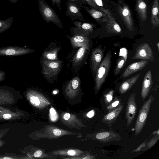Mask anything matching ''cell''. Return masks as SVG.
Listing matches in <instances>:
<instances>
[{"instance_id":"6da1fadb","label":"cell","mask_w":159,"mask_h":159,"mask_svg":"<svg viewBox=\"0 0 159 159\" xmlns=\"http://www.w3.org/2000/svg\"><path fill=\"white\" fill-rule=\"evenodd\" d=\"M22 99L20 91L8 86H0V105L14 106Z\"/></svg>"},{"instance_id":"7a4b0ae2","label":"cell","mask_w":159,"mask_h":159,"mask_svg":"<svg viewBox=\"0 0 159 159\" xmlns=\"http://www.w3.org/2000/svg\"><path fill=\"white\" fill-rule=\"evenodd\" d=\"M111 54L109 51L98 66L95 77V88L100 90L109 72L111 64Z\"/></svg>"},{"instance_id":"3957f363","label":"cell","mask_w":159,"mask_h":159,"mask_svg":"<svg viewBox=\"0 0 159 159\" xmlns=\"http://www.w3.org/2000/svg\"><path fill=\"white\" fill-rule=\"evenodd\" d=\"M39 10L43 20L47 23L52 22L62 28V21L56 13L45 0H38Z\"/></svg>"},{"instance_id":"277c9868","label":"cell","mask_w":159,"mask_h":159,"mask_svg":"<svg viewBox=\"0 0 159 159\" xmlns=\"http://www.w3.org/2000/svg\"><path fill=\"white\" fill-rule=\"evenodd\" d=\"M154 100L153 97L151 95L148 100L144 102L140 110L135 126L136 136L138 135L141 132L145 124L151 104Z\"/></svg>"},{"instance_id":"5b68a950","label":"cell","mask_w":159,"mask_h":159,"mask_svg":"<svg viewBox=\"0 0 159 159\" xmlns=\"http://www.w3.org/2000/svg\"><path fill=\"white\" fill-rule=\"evenodd\" d=\"M34 50L25 47L7 46L0 48V56H17L29 54Z\"/></svg>"},{"instance_id":"8992f818","label":"cell","mask_w":159,"mask_h":159,"mask_svg":"<svg viewBox=\"0 0 159 159\" xmlns=\"http://www.w3.org/2000/svg\"><path fill=\"white\" fill-rule=\"evenodd\" d=\"M133 59L147 60L153 61L154 60V55L150 45L146 43L140 44L137 47Z\"/></svg>"},{"instance_id":"52a82bcc","label":"cell","mask_w":159,"mask_h":159,"mask_svg":"<svg viewBox=\"0 0 159 159\" xmlns=\"http://www.w3.org/2000/svg\"><path fill=\"white\" fill-rule=\"evenodd\" d=\"M118 7L119 13L127 27L131 31L133 30L134 24L130 10L124 2L119 1Z\"/></svg>"},{"instance_id":"ba28073f","label":"cell","mask_w":159,"mask_h":159,"mask_svg":"<svg viewBox=\"0 0 159 159\" xmlns=\"http://www.w3.org/2000/svg\"><path fill=\"white\" fill-rule=\"evenodd\" d=\"M137 111L135 101V94L133 93L129 96L127 102L126 112V125L128 127L134 120Z\"/></svg>"},{"instance_id":"9c48e42d","label":"cell","mask_w":159,"mask_h":159,"mask_svg":"<svg viewBox=\"0 0 159 159\" xmlns=\"http://www.w3.org/2000/svg\"><path fill=\"white\" fill-rule=\"evenodd\" d=\"M66 5L67 10L65 15L70 18L72 22L77 20L83 22L85 21L84 16L80 11L81 10L77 5L68 0L66 2Z\"/></svg>"},{"instance_id":"30bf717a","label":"cell","mask_w":159,"mask_h":159,"mask_svg":"<svg viewBox=\"0 0 159 159\" xmlns=\"http://www.w3.org/2000/svg\"><path fill=\"white\" fill-rule=\"evenodd\" d=\"M99 10L105 13L108 16V20L107 22L106 26L107 31L114 33H120L121 31V28L116 21L115 18L110 11L102 7H100Z\"/></svg>"},{"instance_id":"8fae6325","label":"cell","mask_w":159,"mask_h":159,"mask_svg":"<svg viewBox=\"0 0 159 159\" xmlns=\"http://www.w3.org/2000/svg\"><path fill=\"white\" fill-rule=\"evenodd\" d=\"M26 115V112L20 109L11 112L0 113V122L20 120L25 118Z\"/></svg>"},{"instance_id":"7c38bea8","label":"cell","mask_w":159,"mask_h":159,"mask_svg":"<svg viewBox=\"0 0 159 159\" xmlns=\"http://www.w3.org/2000/svg\"><path fill=\"white\" fill-rule=\"evenodd\" d=\"M148 63V60H143L130 64L124 71L121 75L122 78L128 77L132 74L139 71L145 67Z\"/></svg>"},{"instance_id":"4fadbf2b","label":"cell","mask_w":159,"mask_h":159,"mask_svg":"<svg viewBox=\"0 0 159 159\" xmlns=\"http://www.w3.org/2000/svg\"><path fill=\"white\" fill-rule=\"evenodd\" d=\"M152 84V71L148 70L146 73L143 82L141 96L143 100L144 99L148 96Z\"/></svg>"},{"instance_id":"5bb4252c","label":"cell","mask_w":159,"mask_h":159,"mask_svg":"<svg viewBox=\"0 0 159 159\" xmlns=\"http://www.w3.org/2000/svg\"><path fill=\"white\" fill-rule=\"evenodd\" d=\"M83 8L95 20L102 22L107 23L108 17L105 13L93 8L84 6Z\"/></svg>"},{"instance_id":"9a60e30c","label":"cell","mask_w":159,"mask_h":159,"mask_svg":"<svg viewBox=\"0 0 159 159\" xmlns=\"http://www.w3.org/2000/svg\"><path fill=\"white\" fill-rule=\"evenodd\" d=\"M103 51L102 48L98 47L93 50L91 55V61L93 71L95 72L101 62Z\"/></svg>"},{"instance_id":"2e32d148","label":"cell","mask_w":159,"mask_h":159,"mask_svg":"<svg viewBox=\"0 0 159 159\" xmlns=\"http://www.w3.org/2000/svg\"><path fill=\"white\" fill-rule=\"evenodd\" d=\"M123 105L114 109L103 117L102 121L109 125L114 122L123 108Z\"/></svg>"},{"instance_id":"e0dca14e","label":"cell","mask_w":159,"mask_h":159,"mask_svg":"<svg viewBox=\"0 0 159 159\" xmlns=\"http://www.w3.org/2000/svg\"><path fill=\"white\" fill-rule=\"evenodd\" d=\"M142 72L133 76L123 81L120 84L119 91L120 94H122L130 89L136 82Z\"/></svg>"},{"instance_id":"ac0fdd59","label":"cell","mask_w":159,"mask_h":159,"mask_svg":"<svg viewBox=\"0 0 159 159\" xmlns=\"http://www.w3.org/2000/svg\"><path fill=\"white\" fill-rule=\"evenodd\" d=\"M151 21L153 28L159 26V2L158 0H155L153 2L151 11Z\"/></svg>"},{"instance_id":"d6986e66","label":"cell","mask_w":159,"mask_h":159,"mask_svg":"<svg viewBox=\"0 0 159 159\" xmlns=\"http://www.w3.org/2000/svg\"><path fill=\"white\" fill-rule=\"evenodd\" d=\"M137 11L142 21H145L147 19V5L143 0H137L136 5Z\"/></svg>"},{"instance_id":"ffe728a7","label":"cell","mask_w":159,"mask_h":159,"mask_svg":"<svg viewBox=\"0 0 159 159\" xmlns=\"http://www.w3.org/2000/svg\"><path fill=\"white\" fill-rule=\"evenodd\" d=\"M116 136V134L108 132L99 133L96 135V139L104 142L112 140V139L113 140Z\"/></svg>"},{"instance_id":"44dd1931","label":"cell","mask_w":159,"mask_h":159,"mask_svg":"<svg viewBox=\"0 0 159 159\" xmlns=\"http://www.w3.org/2000/svg\"><path fill=\"white\" fill-rule=\"evenodd\" d=\"M75 27L83 30L92 32L94 27L93 24L86 22H82L81 21H75L72 22Z\"/></svg>"},{"instance_id":"7402d4cb","label":"cell","mask_w":159,"mask_h":159,"mask_svg":"<svg viewBox=\"0 0 159 159\" xmlns=\"http://www.w3.org/2000/svg\"><path fill=\"white\" fill-rule=\"evenodd\" d=\"M14 19L12 16L6 19H0V34L9 29L13 22Z\"/></svg>"},{"instance_id":"603a6c76","label":"cell","mask_w":159,"mask_h":159,"mask_svg":"<svg viewBox=\"0 0 159 159\" xmlns=\"http://www.w3.org/2000/svg\"><path fill=\"white\" fill-rule=\"evenodd\" d=\"M19 109V108L15 105H0V113L11 112L16 111Z\"/></svg>"},{"instance_id":"cb8c5ba5","label":"cell","mask_w":159,"mask_h":159,"mask_svg":"<svg viewBox=\"0 0 159 159\" xmlns=\"http://www.w3.org/2000/svg\"><path fill=\"white\" fill-rule=\"evenodd\" d=\"M125 61V59L123 57H122L118 59L115 68L114 75H116L118 74L123 66Z\"/></svg>"},{"instance_id":"d4e9b609","label":"cell","mask_w":159,"mask_h":159,"mask_svg":"<svg viewBox=\"0 0 159 159\" xmlns=\"http://www.w3.org/2000/svg\"><path fill=\"white\" fill-rule=\"evenodd\" d=\"M88 46L84 45L79 50L75 57L76 61L80 60L83 58L85 53L86 49L88 48Z\"/></svg>"},{"instance_id":"484cf974","label":"cell","mask_w":159,"mask_h":159,"mask_svg":"<svg viewBox=\"0 0 159 159\" xmlns=\"http://www.w3.org/2000/svg\"><path fill=\"white\" fill-rule=\"evenodd\" d=\"M8 128H5L0 129V148L2 147L6 143V142L2 140V138L8 132Z\"/></svg>"},{"instance_id":"4316f807","label":"cell","mask_w":159,"mask_h":159,"mask_svg":"<svg viewBox=\"0 0 159 159\" xmlns=\"http://www.w3.org/2000/svg\"><path fill=\"white\" fill-rule=\"evenodd\" d=\"M114 93V91L111 90L104 95L105 101L107 104L109 103L112 100Z\"/></svg>"},{"instance_id":"83f0119b","label":"cell","mask_w":159,"mask_h":159,"mask_svg":"<svg viewBox=\"0 0 159 159\" xmlns=\"http://www.w3.org/2000/svg\"><path fill=\"white\" fill-rule=\"evenodd\" d=\"M120 100L116 98L113 102L107 107V109L108 111H110L116 107H117L120 104Z\"/></svg>"},{"instance_id":"f1b7e54d","label":"cell","mask_w":159,"mask_h":159,"mask_svg":"<svg viewBox=\"0 0 159 159\" xmlns=\"http://www.w3.org/2000/svg\"><path fill=\"white\" fill-rule=\"evenodd\" d=\"M23 159L25 158L21 157H18L17 155L16 156H15V155L11 154H5L4 155H0V159Z\"/></svg>"},{"instance_id":"f546056e","label":"cell","mask_w":159,"mask_h":159,"mask_svg":"<svg viewBox=\"0 0 159 159\" xmlns=\"http://www.w3.org/2000/svg\"><path fill=\"white\" fill-rule=\"evenodd\" d=\"M50 117L52 121H55L58 117L55 110L53 108H51L50 110Z\"/></svg>"},{"instance_id":"4dcf8cb0","label":"cell","mask_w":159,"mask_h":159,"mask_svg":"<svg viewBox=\"0 0 159 159\" xmlns=\"http://www.w3.org/2000/svg\"><path fill=\"white\" fill-rule=\"evenodd\" d=\"M85 3L88 4L91 7L93 8L99 10L100 7L98 6L92 0H82Z\"/></svg>"},{"instance_id":"1f68e13d","label":"cell","mask_w":159,"mask_h":159,"mask_svg":"<svg viewBox=\"0 0 159 159\" xmlns=\"http://www.w3.org/2000/svg\"><path fill=\"white\" fill-rule=\"evenodd\" d=\"M74 3L81 10L83 8L85 2L82 0H68Z\"/></svg>"},{"instance_id":"d6a6232c","label":"cell","mask_w":159,"mask_h":159,"mask_svg":"<svg viewBox=\"0 0 159 159\" xmlns=\"http://www.w3.org/2000/svg\"><path fill=\"white\" fill-rule=\"evenodd\" d=\"M86 39L84 37L80 35L75 36L73 38V40L75 43L84 42Z\"/></svg>"},{"instance_id":"836d02e7","label":"cell","mask_w":159,"mask_h":159,"mask_svg":"<svg viewBox=\"0 0 159 159\" xmlns=\"http://www.w3.org/2000/svg\"><path fill=\"white\" fill-rule=\"evenodd\" d=\"M51 2L54 6H56L60 11H61V0H51Z\"/></svg>"},{"instance_id":"e575fe53","label":"cell","mask_w":159,"mask_h":159,"mask_svg":"<svg viewBox=\"0 0 159 159\" xmlns=\"http://www.w3.org/2000/svg\"><path fill=\"white\" fill-rule=\"evenodd\" d=\"M158 139V138L156 137L151 139L148 144V147L151 148L154 145Z\"/></svg>"},{"instance_id":"d590c367","label":"cell","mask_w":159,"mask_h":159,"mask_svg":"<svg viewBox=\"0 0 159 159\" xmlns=\"http://www.w3.org/2000/svg\"><path fill=\"white\" fill-rule=\"evenodd\" d=\"M56 57V54L53 52L48 53L46 55V57L48 59L52 60H54Z\"/></svg>"},{"instance_id":"8d00e7d4","label":"cell","mask_w":159,"mask_h":159,"mask_svg":"<svg viewBox=\"0 0 159 159\" xmlns=\"http://www.w3.org/2000/svg\"><path fill=\"white\" fill-rule=\"evenodd\" d=\"M6 72L2 70H0V82L4 80L5 79Z\"/></svg>"},{"instance_id":"74e56055","label":"cell","mask_w":159,"mask_h":159,"mask_svg":"<svg viewBox=\"0 0 159 159\" xmlns=\"http://www.w3.org/2000/svg\"><path fill=\"white\" fill-rule=\"evenodd\" d=\"M93 2L98 7H103V6L102 0H92Z\"/></svg>"},{"instance_id":"f35d334b","label":"cell","mask_w":159,"mask_h":159,"mask_svg":"<svg viewBox=\"0 0 159 159\" xmlns=\"http://www.w3.org/2000/svg\"><path fill=\"white\" fill-rule=\"evenodd\" d=\"M61 130L58 129H55L53 130V134L56 136H59L61 134Z\"/></svg>"},{"instance_id":"ab89813d","label":"cell","mask_w":159,"mask_h":159,"mask_svg":"<svg viewBox=\"0 0 159 159\" xmlns=\"http://www.w3.org/2000/svg\"><path fill=\"white\" fill-rule=\"evenodd\" d=\"M42 154V152L40 150H38L34 153V156L35 157H40Z\"/></svg>"},{"instance_id":"60d3db41","label":"cell","mask_w":159,"mask_h":159,"mask_svg":"<svg viewBox=\"0 0 159 159\" xmlns=\"http://www.w3.org/2000/svg\"><path fill=\"white\" fill-rule=\"evenodd\" d=\"M94 115V111L93 110L89 111L87 114V116L89 118H91L93 117Z\"/></svg>"},{"instance_id":"b9f144b4","label":"cell","mask_w":159,"mask_h":159,"mask_svg":"<svg viewBox=\"0 0 159 159\" xmlns=\"http://www.w3.org/2000/svg\"><path fill=\"white\" fill-rule=\"evenodd\" d=\"M67 153L70 156H73L75 155L76 152L73 150H70L68 151Z\"/></svg>"},{"instance_id":"7bdbcfd3","label":"cell","mask_w":159,"mask_h":159,"mask_svg":"<svg viewBox=\"0 0 159 159\" xmlns=\"http://www.w3.org/2000/svg\"><path fill=\"white\" fill-rule=\"evenodd\" d=\"M70 117V114L69 113H66L63 116V118L65 120H69Z\"/></svg>"},{"instance_id":"ee69618b","label":"cell","mask_w":159,"mask_h":159,"mask_svg":"<svg viewBox=\"0 0 159 159\" xmlns=\"http://www.w3.org/2000/svg\"><path fill=\"white\" fill-rule=\"evenodd\" d=\"M12 3H16L19 0H8Z\"/></svg>"},{"instance_id":"f6af8a7d","label":"cell","mask_w":159,"mask_h":159,"mask_svg":"<svg viewBox=\"0 0 159 159\" xmlns=\"http://www.w3.org/2000/svg\"><path fill=\"white\" fill-rule=\"evenodd\" d=\"M157 48H158V50H159V42H158V43H157Z\"/></svg>"},{"instance_id":"bcb514c9","label":"cell","mask_w":159,"mask_h":159,"mask_svg":"<svg viewBox=\"0 0 159 159\" xmlns=\"http://www.w3.org/2000/svg\"><path fill=\"white\" fill-rule=\"evenodd\" d=\"M53 93L54 94H56L57 93V92L56 91H53Z\"/></svg>"}]
</instances>
